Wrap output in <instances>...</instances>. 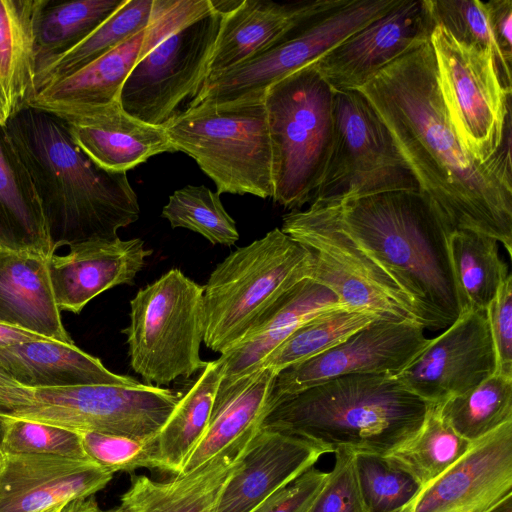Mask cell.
<instances>
[{"label": "cell", "instance_id": "cell-1", "mask_svg": "<svg viewBox=\"0 0 512 512\" xmlns=\"http://www.w3.org/2000/svg\"><path fill=\"white\" fill-rule=\"evenodd\" d=\"M282 220L285 234L367 281L425 330L459 317L454 229L419 191L315 200Z\"/></svg>", "mask_w": 512, "mask_h": 512}, {"label": "cell", "instance_id": "cell-2", "mask_svg": "<svg viewBox=\"0 0 512 512\" xmlns=\"http://www.w3.org/2000/svg\"><path fill=\"white\" fill-rule=\"evenodd\" d=\"M388 128L422 193L455 230L495 239L512 252L511 128L486 163L462 148L437 84L430 39L358 89Z\"/></svg>", "mask_w": 512, "mask_h": 512}, {"label": "cell", "instance_id": "cell-3", "mask_svg": "<svg viewBox=\"0 0 512 512\" xmlns=\"http://www.w3.org/2000/svg\"><path fill=\"white\" fill-rule=\"evenodd\" d=\"M6 129L33 180L54 251L114 240L120 228L138 220L140 206L127 173L98 166L60 118L27 107Z\"/></svg>", "mask_w": 512, "mask_h": 512}, {"label": "cell", "instance_id": "cell-4", "mask_svg": "<svg viewBox=\"0 0 512 512\" xmlns=\"http://www.w3.org/2000/svg\"><path fill=\"white\" fill-rule=\"evenodd\" d=\"M430 405L394 375L352 374L280 399L261 426L298 435L329 453L386 456L419 432Z\"/></svg>", "mask_w": 512, "mask_h": 512}, {"label": "cell", "instance_id": "cell-5", "mask_svg": "<svg viewBox=\"0 0 512 512\" xmlns=\"http://www.w3.org/2000/svg\"><path fill=\"white\" fill-rule=\"evenodd\" d=\"M314 267V252L280 228L230 253L203 286L207 348L220 355L232 349Z\"/></svg>", "mask_w": 512, "mask_h": 512}, {"label": "cell", "instance_id": "cell-6", "mask_svg": "<svg viewBox=\"0 0 512 512\" xmlns=\"http://www.w3.org/2000/svg\"><path fill=\"white\" fill-rule=\"evenodd\" d=\"M219 194L272 198V149L264 96L189 106L164 126Z\"/></svg>", "mask_w": 512, "mask_h": 512}, {"label": "cell", "instance_id": "cell-7", "mask_svg": "<svg viewBox=\"0 0 512 512\" xmlns=\"http://www.w3.org/2000/svg\"><path fill=\"white\" fill-rule=\"evenodd\" d=\"M332 98L313 63L265 90L272 199L292 211L312 201L326 169L333 142Z\"/></svg>", "mask_w": 512, "mask_h": 512}, {"label": "cell", "instance_id": "cell-8", "mask_svg": "<svg viewBox=\"0 0 512 512\" xmlns=\"http://www.w3.org/2000/svg\"><path fill=\"white\" fill-rule=\"evenodd\" d=\"M204 287L174 268L130 301L127 336L131 368L147 383L167 385L201 371Z\"/></svg>", "mask_w": 512, "mask_h": 512}, {"label": "cell", "instance_id": "cell-9", "mask_svg": "<svg viewBox=\"0 0 512 512\" xmlns=\"http://www.w3.org/2000/svg\"><path fill=\"white\" fill-rule=\"evenodd\" d=\"M400 2L327 0L267 46L208 80L190 106L264 96L270 85L315 62L332 47L382 17Z\"/></svg>", "mask_w": 512, "mask_h": 512}, {"label": "cell", "instance_id": "cell-10", "mask_svg": "<svg viewBox=\"0 0 512 512\" xmlns=\"http://www.w3.org/2000/svg\"><path fill=\"white\" fill-rule=\"evenodd\" d=\"M430 42L450 124L465 152L486 163L511 128L512 90L490 50L460 43L441 26L433 28Z\"/></svg>", "mask_w": 512, "mask_h": 512}, {"label": "cell", "instance_id": "cell-11", "mask_svg": "<svg viewBox=\"0 0 512 512\" xmlns=\"http://www.w3.org/2000/svg\"><path fill=\"white\" fill-rule=\"evenodd\" d=\"M163 39L138 59L121 89L125 112L145 123L165 126L203 89L228 1ZM185 108V109H186Z\"/></svg>", "mask_w": 512, "mask_h": 512}, {"label": "cell", "instance_id": "cell-12", "mask_svg": "<svg viewBox=\"0 0 512 512\" xmlns=\"http://www.w3.org/2000/svg\"><path fill=\"white\" fill-rule=\"evenodd\" d=\"M332 95V148L312 201L419 191L388 128L366 97L358 90H332Z\"/></svg>", "mask_w": 512, "mask_h": 512}, {"label": "cell", "instance_id": "cell-13", "mask_svg": "<svg viewBox=\"0 0 512 512\" xmlns=\"http://www.w3.org/2000/svg\"><path fill=\"white\" fill-rule=\"evenodd\" d=\"M180 396L181 391L142 383L37 389L33 404L16 418L77 432L150 439L157 436Z\"/></svg>", "mask_w": 512, "mask_h": 512}, {"label": "cell", "instance_id": "cell-14", "mask_svg": "<svg viewBox=\"0 0 512 512\" xmlns=\"http://www.w3.org/2000/svg\"><path fill=\"white\" fill-rule=\"evenodd\" d=\"M424 331L415 322L376 319L324 353L280 371L274 382L275 404L284 397L341 376H395L429 343Z\"/></svg>", "mask_w": 512, "mask_h": 512}, {"label": "cell", "instance_id": "cell-15", "mask_svg": "<svg viewBox=\"0 0 512 512\" xmlns=\"http://www.w3.org/2000/svg\"><path fill=\"white\" fill-rule=\"evenodd\" d=\"M495 371L485 312L467 311L429 343L395 377L430 404L474 388Z\"/></svg>", "mask_w": 512, "mask_h": 512}, {"label": "cell", "instance_id": "cell-16", "mask_svg": "<svg viewBox=\"0 0 512 512\" xmlns=\"http://www.w3.org/2000/svg\"><path fill=\"white\" fill-rule=\"evenodd\" d=\"M434 27L427 0H401L313 65L333 91L358 90L401 55L430 39Z\"/></svg>", "mask_w": 512, "mask_h": 512}, {"label": "cell", "instance_id": "cell-17", "mask_svg": "<svg viewBox=\"0 0 512 512\" xmlns=\"http://www.w3.org/2000/svg\"><path fill=\"white\" fill-rule=\"evenodd\" d=\"M512 498V421L474 441L405 512H492Z\"/></svg>", "mask_w": 512, "mask_h": 512}, {"label": "cell", "instance_id": "cell-18", "mask_svg": "<svg viewBox=\"0 0 512 512\" xmlns=\"http://www.w3.org/2000/svg\"><path fill=\"white\" fill-rule=\"evenodd\" d=\"M112 477L91 460L14 453L0 445V512H40L84 499Z\"/></svg>", "mask_w": 512, "mask_h": 512}, {"label": "cell", "instance_id": "cell-19", "mask_svg": "<svg viewBox=\"0 0 512 512\" xmlns=\"http://www.w3.org/2000/svg\"><path fill=\"white\" fill-rule=\"evenodd\" d=\"M327 449L284 430L261 426L229 479L216 512H251L314 466Z\"/></svg>", "mask_w": 512, "mask_h": 512}, {"label": "cell", "instance_id": "cell-20", "mask_svg": "<svg viewBox=\"0 0 512 512\" xmlns=\"http://www.w3.org/2000/svg\"><path fill=\"white\" fill-rule=\"evenodd\" d=\"M65 255L52 254L48 271L58 309L78 314L102 292L133 285L152 250L140 238L96 240L69 246Z\"/></svg>", "mask_w": 512, "mask_h": 512}, {"label": "cell", "instance_id": "cell-21", "mask_svg": "<svg viewBox=\"0 0 512 512\" xmlns=\"http://www.w3.org/2000/svg\"><path fill=\"white\" fill-rule=\"evenodd\" d=\"M337 308L347 307L324 285L310 278L296 284L258 318L239 343L220 356L224 373L218 390L260 369L266 357L305 322Z\"/></svg>", "mask_w": 512, "mask_h": 512}, {"label": "cell", "instance_id": "cell-22", "mask_svg": "<svg viewBox=\"0 0 512 512\" xmlns=\"http://www.w3.org/2000/svg\"><path fill=\"white\" fill-rule=\"evenodd\" d=\"M63 122L80 149L108 171L127 173L154 155L177 152L164 126L134 118L120 102Z\"/></svg>", "mask_w": 512, "mask_h": 512}, {"label": "cell", "instance_id": "cell-23", "mask_svg": "<svg viewBox=\"0 0 512 512\" xmlns=\"http://www.w3.org/2000/svg\"><path fill=\"white\" fill-rule=\"evenodd\" d=\"M0 368L30 390L140 383L130 376L111 372L99 358L75 344L51 339L0 348Z\"/></svg>", "mask_w": 512, "mask_h": 512}, {"label": "cell", "instance_id": "cell-24", "mask_svg": "<svg viewBox=\"0 0 512 512\" xmlns=\"http://www.w3.org/2000/svg\"><path fill=\"white\" fill-rule=\"evenodd\" d=\"M47 259L0 248V323L74 344L54 299Z\"/></svg>", "mask_w": 512, "mask_h": 512}, {"label": "cell", "instance_id": "cell-25", "mask_svg": "<svg viewBox=\"0 0 512 512\" xmlns=\"http://www.w3.org/2000/svg\"><path fill=\"white\" fill-rule=\"evenodd\" d=\"M252 437L169 481L153 480L146 475L132 476L120 503L132 512H216L222 493Z\"/></svg>", "mask_w": 512, "mask_h": 512}, {"label": "cell", "instance_id": "cell-26", "mask_svg": "<svg viewBox=\"0 0 512 512\" xmlns=\"http://www.w3.org/2000/svg\"><path fill=\"white\" fill-rule=\"evenodd\" d=\"M276 375L272 368L263 367L218 390L208 426L179 475L197 469L258 431L275 405Z\"/></svg>", "mask_w": 512, "mask_h": 512}, {"label": "cell", "instance_id": "cell-27", "mask_svg": "<svg viewBox=\"0 0 512 512\" xmlns=\"http://www.w3.org/2000/svg\"><path fill=\"white\" fill-rule=\"evenodd\" d=\"M145 29L84 68L37 91L29 107L72 120L119 101L138 60Z\"/></svg>", "mask_w": 512, "mask_h": 512}, {"label": "cell", "instance_id": "cell-28", "mask_svg": "<svg viewBox=\"0 0 512 512\" xmlns=\"http://www.w3.org/2000/svg\"><path fill=\"white\" fill-rule=\"evenodd\" d=\"M327 0H228L207 80L240 64Z\"/></svg>", "mask_w": 512, "mask_h": 512}, {"label": "cell", "instance_id": "cell-29", "mask_svg": "<svg viewBox=\"0 0 512 512\" xmlns=\"http://www.w3.org/2000/svg\"><path fill=\"white\" fill-rule=\"evenodd\" d=\"M0 248L49 258L54 250L30 173L0 125Z\"/></svg>", "mask_w": 512, "mask_h": 512}, {"label": "cell", "instance_id": "cell-30", "mask_svg": "<svg viewBox=\"0 0 512 512\" xmlns=\"http://www.w3.org/2000/svg\"><path fill=\"white\" fill-rule=\"evenodd\" d=\"M44 0H0V125L29 107L37 90L35 19Z\"/></svg>", "mask_w": 512, "mask_h": 512}, {"label": "cell", "instance_id": "cell-31", "mask_svg": "<svg viewBox=\"0 0 512 512\" xmlns=\"http://www.w3.org/2000/svg\"><path fill=\"white\" fill-rule=\"evenodd\" d=\"M223 373L221 357L207 361L181 391L176 407L155 439L156 470L179 475L208 426Z\"/></svg>", "mask_w": 512, "mask_h": 512}, {"label": "cell", "instance_id": "cell-32", "mask_svg": "<svg viewBox=\"0 0 512 512\" xmlns=\"http://www.w3.org/2000/svg\"><path fill=\"white\" fill-rule=\"evenodd\" d=\"M449 256L460 314L485 312L511 274L500 257L498 242L480 233L455 229L449 239Z\"/></svg>", "mask_w": 512, "mask_h": 512}, {"label": "cell", "instance_id": "cell-33", "mask_svg": "<svg viewBox=\"0 0 512 512\" xmlns=\"http://www.w3.org/2000/svg\"><path fill=\"white\" fill-rule=\"evenodd\" d=\"M152 5L153 0H126L116 12L77 45L38 62L36 90L75 73L144 30L150 20Z\"/></svg>", "mask_w": 512, "mask_h": 512}, {"label": "cell", "instance_id": "cell-34", "mask_svg": "<svg viewBox=\"0 0 512 512\" xmlns=\"http://www.w3.org/2000/svg\"><path fill=\"white\" fill-rule=\"evenodd\" d=\"M126 0H44L35 19L36 64L77 45Z\"/></svg>", "mask_w": 512, "mask_h": 512}, {"label": "cell", "instance_id": "cell-35", "mask_svg": "<svg viewBox=\"0 0 512 512\" xmlns=\"http://www.w3.org/2000/svg\"><path fill=\"white\" fill-rule=\"evenodd\" d=\"M437 405L453 430L474 442L512 421V377L493 373L474 388Z\"/></svg>", "mask_w": 512, "mask_h": 512}, {"label": "cell", "instance_id": "cell-36", "mask_svg": "<svg viewBox=\"0 0 512 512\" xmlns=\"http://www.w3.org/2000/svg\"><path fill=\"white\" fill-rule=\"evenodd\" d=\"M472 443L442 418L437 404H431L419 432L386 457L409 472L423 488L464 455Z\"/></svg>", "mask_w": 512, "mask_h": 512}, {"label": "cell", "instance_id": "cell-37", "mask_svg": "<svg viewBox=\"0 0 512 512\" xmlns=\"http://www.w3.org/2000/svg\"><path fill=\"white\" fill-rule=\"evenodd\" d=\"M376 319L379 318L347 308L323 312L288 336L266 357L261 368L270 367L278 374L333 348Z\"/></svg>", "mask_w": 512, "mask_h": 512}, {"label": "cell", "instance_id": "cell-38", "mask_svg": "<svg viewBox=\"0 0 512 512\" xmlns=\"http://www.w3.org/2000/svg\"><path fill=\"white\" fill-rule=\"evenodd\" d=\"M162 217L172 228L192 230L212 244L232 246L239 240L236 223L226 212L220 194L203 185L176 190L163 207Z\"/></svg>", "mask_w": 512, "mask_h": 512}, {"label": "cell", "instance_id": "cell-39", "mask_svg": "<svg viewBox=\"0 0 512 512\" xmlns=\"http://www.w3.org/2000/svg\"><path fill=\"white\" fill-rule=\"evenodd\" d=\"M354 469L363 512H402L422 489L383 455L354 453Z\"/></svg>", "mask_w": 512, "mask_h": 512}, {"label": "cell", "instance_id": "cell-40", "mask_svg": "<svg viewBox=\"0 0 512 512\" xmlns=\"http://www.w3.org/2000/svg\"><path fill=\"white\" fill-rule=\"evenodd\" d=\"M427 5L435 26L444 28L460 43L490 50L505 86L512 90L511 68L495 44L484 1L427 0Z\"/></svg>", "mask_w": 512, "mask_h": 512}, {"label": "cell", "instance_id": "cell-41", "mask_svg": "<svg viewBox=\"0 0 512 512\" xmlns=\"http://www.w3.org/2000/svg\"><path fill=\"white\" fill-rule=\"evenodd\" d=\"M0 445L14 453L90 460L79 432L22 418L4 419Z\"/></svg>", "mask_w": 512, "mask_h": 512}, {"label": "cell", "instance_id": "cell-42", "mask_svg": "<svg viewBox=\"0 0 512 512\" xmlns=\"http://www.w3.org/2000/svg\"><path fill=\"white\" fill-rule=\"evenodd\" d=\"M79 433L87 457L112 474L140 468L156 470V437L138 439L94 431Z\"/></svg>", "mask_w": 512, "mask_h": 512}, {"label": "cell", "instance_id": "cell-43", "mask_svg": "<svg viewBox=\"0 0 512 512\" xmlns=\"http://www.w3.org/2000/svg\"><path fill=\"white\" fill-rule=\"evenodd\" d=\"M335 463L306 512H363L354 469V452L337 449Z\"/></svg>", "mask_w": 512, "mask_h": 512}, {"label": "cell", "instance_id": "cell-44", "mask_svg": "<svg viewBox=\"0 0 512 512\" xmlns=\"http://www.w3.org/2000/svg\"><path fill=\"white\" fill-rule=\"evenodd\" d=\"M212 8L211 0H153L138 59L170 34Z\"/></svg>", "mask_w": 512, "mask_h": 512}, {"label": "cell", "instance_id": "cell-45", "mask_svg": "<svg viewBox=\"0 0 512 512\" xmlns=\"http://www.w3.org/2000/svg\"><path fill=\"white\" fill-rule=\"evenodd\" d=\"M495 356L494 373L512 377V275L500 285L485 311Z\"/></svg>", "mask_w": 512, "mask_h": 512}, {"label": "cell", "instance_id": "cell-46", "mask_svg": "<svg viewBox=\"0 0 512 512\" xmlns=\"http://www.w3.org/2000/svg\"><path fill=\"white\" fill-rule=\"evenodd\" d=\"M327 476L328 472L311 467L251 512H306Z\"/></svg>", "mask_w": 512, "mask_h": 512}, {"label": "cell", "instance_id": "cell-47", "mask_svg": "<svg viewBox=\"0 0 512 512\" xmlns=\"http://www.w3.org/2000/svg\"><path fill=\"white\" fill-rule=\"evenodd\" d=\"M490 30L495 44L505 62L511 68L512 63V1H484Z\"/></svg>", "mask_w": 512, "mask_h": 512}, {"label": "cell", "instance_id": "cell-48", "mask_svg": "<svg viewBox=\"0 0 512 512\" xmlns=\"http://www.w3.org/2000/svg\"><path fill=\"white\" fill-rule=\"evenodd\" d=\"M33 404V390L27 389L0 368V417L16 418Z\"/></svg>", "mask_w": 512, "mask_h": 512}, {"label": "cell", "instance_id": "cell-49", "mask_svg": "<svg viewBox=\"0 0 512 512\" xmlns=\"http://www.w3.org/2000/svg\"><path fill=\"white\" fill-rule=\"evenodd\" d=\"M36 340H47V338L18 327L0 323V348Z\"/></svg>", "mask_w": 512, "mask_h": 512}, {"label": "cell", "instance_id": "cell-50", "mask_svg": "<svg viewBox=\"0 0 512 512\" xmlns=\"http://www.w3.org/2000/svg\"><path fill=\"white\" fill-rule=\"evenodd\" d=\"M63 512H132L129 507L120 503V505L108 510H102L94 496L84 499H76L68 502Z\"/></svg>", "mask_w": 512, "mask_h": 512}, {"label": "cell", "instance_id": "cell-51", "mask_svg": "<svg viewBox=\"0 0 512 512\" xmlns=\"http://www.w3.org/2000/svg\"><path fill=\"white\" fill-rule=\"evenodd\" d=\"M68 503V502H67ZM67 503H61L52 507L46 508L40 512H63Z\"/></svg>", "mask_w": 512, "mask_h": 512}, {"label": "cell", "instance_id": "cell-52", "mask_svg": "<svg viewBox=\"0 0 512 512\" xmlns=\"http://www.w3.org/2000/svg\"><path fill=\"white\" fill-rule=\"evenodd\" d=\"M4 419L5 418L0 417V438H1V435H2V431H3Z\"/></svg>", "mask_w": 512, "mask_h": 512}, {"label": "cell", "instance_id": "cell-53", "mask_svg": "<svg viewBox=\"0 0 512 512\" xmlns=\"http://www.w3.org/2000/svg\"><path fill=\"white\" fill-rule=\"evenodd\" d=\"M402 512H405L404 510Z\"/></svg>", "mask_w": 512, "mask_h": 512}, {"label": "cell", "instance_id": "cell-54", "mask_svg": "<svg viewBox=\"0 0 512 512\" xmlns=\"http://www.w3.org/2000/svg\"><path fill=\"white\" fill-rule=\"evenodd\" d=\"M509 512H512V511H509Z\"/></svg>", "mask_w": 512, "mask_h": 512}, {"label": "cell", "instance_id": "cell-55", "mask_svg": "<svg viewBox=\"0 0 512 512\" xmlns=\"http://www.w3.org/2000/svg\"><path fill=\"white\" fill-rule=\"evenodd\" d=\"M497 509V508H496ZM493 512V511H492Z\"/></svg>", "mask_w": 512, "mask_h": 512}]
</instances>
